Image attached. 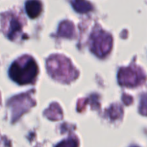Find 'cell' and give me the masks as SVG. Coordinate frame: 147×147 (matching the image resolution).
I'll use <instances>...</instances> for the list:
<instances>
[{
  "label": "cell",
  "mask_w": 147,
  "mask_h": 147,
  "mask_svg": "<svg viewBox=\"0 0 147 147\" xmlns=\"http://www.w3.org/2000/svg\"><path fill=\"white\" fill-rule=\"evenodd\" d=\"M37 66L30 57L19 59L11 65L9 76L12 80L21 85L31 83L37 74Z\"/></svg>",
  "instance_id": "cell-1"
},
{
  "label": "cell",
  "mask_w": 147,
  "mask_h": 147,
  "mask_svg": "<svg viewBox=\"0 0 147 147\" xmlns=\"http://www.w3.org/2000/svg\"><path fill=\"white\" fill-rule=\"evenodd\" d=\"M26 10L31 18H35L41 12V4L38 0H29L26 3Z\"/></svg>",
  "instance_id": "cell-2"
},
{
  "label": "cell",
  "mask_w": 147,
  "mask_h": 147,
  "mask_svg": "<svg viewBox=\"0 0 147 147\" xmlns=\"http://www.w3.org/2000/svg\"><path fill=\"white\" fill-rule=\"evenodd\" d=\"M9 28L7 29V31L9 32V37H11L13 34L19 32L20 30V24L19 23L18 20L14 18L12 16H10V20L9 22Z\"/></svg>",
  "instance_id": "cell-3"
}]
</instances>
